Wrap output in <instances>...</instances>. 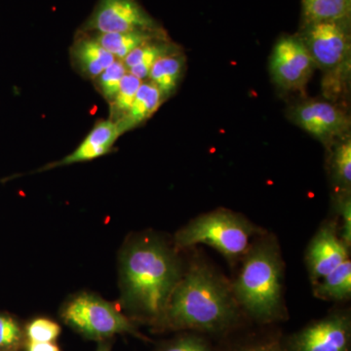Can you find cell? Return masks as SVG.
<instances>
[{
	"mask_svg": "<svg viewBox=\"0 0 351 351\" xmlns=\"http://www.w3.org/2000/svg\"><path fill=\"white\" fill-rule=\"evenodd\" d=\"M181 267L174 252L152 235L127 245L120 260L122 299L132 311L151 318H163Z\"/></svg>",
	"mask_w": 351,
	"mask_h": 351,
	"instance_id": "cell-1",
	"label": "cell"
},
{
	"mask_svg": "<svg viewBox=\"0 0 351 351\" xmlns=\"http://www.w3.org/2000/svg\"><path fill=\"white\" fill-rule=\"evenodd\" d=\"M235 308L226 284L206 265H197L180 279L163 318L179 329L215 332L232 322Z\"/></svg>",
	"mask_w": 351,
	"mask_h": 351,
	"instance_id": "cell-2",
	"label": "cell"
},
{
	"mask_svg": "<svg viewBox=\"0 0 351 351\" xmlns=\"http://www.w3.org/2000/svg\"><path fill=\"white\" fill-rule=\"evenodd\" d=\"M233 286L235 299L256 319L270 321L282 306V261L276 242L261 240L250 245Z\"/></svg>",
	"mask_w": 351,
	"mask_h": 351,
	"instance_id": "cell-3",
	"label": "cell"
},
{
	"mask_svg": "<svg viewBox=\"0 0 351 351\" xmlns=\"http://www.w3.org/2000/svg\"><path fill=\"white\" fill-rule=\"evenodd\" d=\"M300 38L322 73L323 94L336 101L350 80V19L304 25Z\"/></svg>",
	"mask_w": 351,
	"mask_h": 351,
	"instance_id": "cell-4",
	"label": "cell"
},
{
	"mask_svg": "<svg viewBox=\"0 0 351 351\" xmlns=\"http://www.w3.org/2000/svg\"><path fill=\"white\" fill-rule=\"evenodd\" d=\"M255 232V226L248 219L221 209L193 219L177 232L175 241L179 248L209 245L233 261L245 255Z\"/></svg>",
	"mask_w": 351,
	"mask_h": 351,
	"instance_id": "cell-5",
	"label": "cell"
},
{
	"mask_svg": "<svg viewBox=\"0 0 351 351\" xmlns=\"http://www.w3.org/2000/svg\"><path fill=\"white\" fill-rule=\"evenodd\" d=\"M66 324L90 339H106L134 332L133 325L110 302L83 293L71 300L62 313Z\"/></svg>",
	"mask_w": 351,
	"mask_h": 351,
	"instance_id": "cell-6",
	"label": "cell"
},
{
	"mask_svg": "<svg viewBox=\"0 0 351 351\" xmlns=\"http://www.w3.org/2000/svg\"><path fill=\"white\" fill-rule=\"evenodd\" d=\"M160 29L137 0H98L93 12L78 32L110 34Z\"/></svg>",
	"mask_w": 351,
	"mask_h": 351,
	"instance_id": "cell-7",
	"label": "cell"
},
{
	"mask_svg": "<svg viewBox=\"0 0 351 351\" xmlns=\"http://www.w3.org/2000/svg\"><path fill=\"white\" fill-rule=\"evenodd\" d=\"M288 117L295 125L323 144H334L339 138L350 135V115L335 101H302L289 110Z\"/></svg>",
	"mask_w": 351,
	"mask_h": 351,
	"instance_id": "cell-8",
	"label": "cell"
},
{
	"mask_svg": "<svg viewBox=\"0 0 351 351\" xmlns=\"http://www.w3.org/2000/svg\"><path fill=\"white\" fill-rule=\"evenodd\" d=\"M315 64L299 36H284L277 40L269 59V73L277 86L300 91L306 86Z\"/></svg>",
	"mask_w": 351,
	"mask_h": 351,
	"instance_id": "cell-9",
	"label": "cell"
},
{
	"mask_svg": "<svg viewBox=\"0 0 351 351\" xmlns=\"http://www.w3.org/2000/svg\"><path fill=\"white\" fill-rule=\"evenodd\" d=\"M350 320L346 315H332L304 328L290 341L292 351H348Z\"/></svg>",
	"mask_w": 351,
	"mask_h": 351,
	"instance_id": "cell-10",
	"label": "cell"
},
{
	"mask_svg": "<svg viewBox=\"0 0 351 351\" xmlns=\"http://www.w3.org/2000/svg\"><path fill=\"white\" fill-rule=\"evenodd\" d=\"M346 260H348V246L337 234L335 226H322L311 240L306 252L311 280L317 283Z\"/></svg>",
	"mask_w": 351,
	"mask_h": 351,
	"instance_id": "cell-11",
	"label": "cell"
},
{
	"mask_svg": "<svg viewBox=\"0 0 351 351\" xmlns=\"http://www.w3.org/2000/svg\"><path fill=\"white\" fill-rule=\"evenodd\" d=\"M121 135L115 122L110 119L100 120L95 124L93 129L89 132L86 138L78 145L75 152L57 162L48 164L43 168V171L85 162L105 156L112 151L113 145Z\"/></svg>",
	"mask_w": 351,
	"mask_h": 351,
	"instance_id": "cell-12",
	"label": "cell"
},
{
	"mask_svg": "<svg viewBox=\"0 0 351 351\" xmlns=\"http://www.w3.org/2000/svg\"><path fill=\"white\" fill-rule=\"evenodd\" d=\"M71 63L84 77L95 80L115 61L90 34L78 32L71 47Z\"/></svg>",
	"mask_w": 351,
	"mask_h": 351,
	"instance_id": "cell-13",
	"label": "cell"
},
{
	"mask_svg": "<svg viewBox=\"0 0 351 351\" xmlns=\"http://www.w3.org/2000/svg\"><path fill=\"white\" fill-rule=\"evenodd\" d=\"M165 100L160 90L152 82H143L138 88L135 100L123 119L117 122L120 133L133 130L134 128L151 119Z\"/></svg>",
	"mask_w": 351,
	"mask_h": 351,
	"instance_id": "cell-14",
	"label": "cell"
},
{
	"mask_svg": "<svg viewBox=\"0 0 351 351\" xmlns=\"http://www.w3.org/2000/svg\"><path fill=\"white\" fill-rule=\"evenodd\" d=\"M117 60L125 59L136 48L152 41L168 38L162 29L156 31H131L110 34H90Z\"/></svg>",
	"mask_w": 351,
	"mask_h": 351,
	"instance_id": "cell-15",
	"label": "cell"
},
{
	"mask_svg": "<svg viewBox=\"0 0 351 351\" xmlns=\"http://www.w3.org/2000/svg\"><path fill=\"white\" fill-rule=\"evenodd\" d=\"M180 52H182L181 47L171 43L169 39H159L136 48L122 62L128 73L143 82L149 77V71L157 60Z\"/></svg>",
	"mask_w": 351,
	"mask_h": 351,
	"instance_id": "cell-16",
	"label": "cell"
},
{
	"mask_svg": "<svg viewBox=\"0 0 351 351\" xmlns=\"http://www.w3.org/2000/svg\"><path fill=\"white\" fill-rule=\"evenodd\" d=\"M186 64V56L180 52L160 58L152 66L147 78L160 90L165 100L177 89Z\"/></svg>",
	"mask_w": 351,
	"mask_h": 351,
	"instance_id": "cell-17",
	"label": "cell"
},
{
	"mask_svg": "<svg viewBox=\"0 0 351 351\" xmlns=\"http://www.w3.org/2000/svg\"><path fill=\"white\" fill-rule=\"evenodd\" d=\"M351 0H302L304 25L350 19Z\"/></svg>",
	"mask_w": 351,
	"mask_h": 351,
	"instance_id": "cell-18",
	"label": "cell"
},
{
	"mask_svg": "<svg viewBox=\"0 0 351 351\" xmlns=\"http://www.w3.org/2000/svg\"><path fill=\"white\" fill-rule=\"evenodd\" d=\"M316 297L332 301L348 299L351 294V263L350 258L318 281Z\"/></svg>",
	"mask_w": 351,
	"mask_h": 351,
	"instance_id": "cell-19",
	"label": "cell"
},
{
	"mask_svg": "<svg viewBox=\"0 0 351 351\" xmlns=\"http://www.w3.org/2000/svg\"><path fill=\"white\" fill-rule=\"evenodd\" d=\"M332 152V179L339 195L350 193L351 138L348 135L335 142Z\"/></svg>",
	"mask_w": 351,
	"mask_h": 351,
	"instance_id": "cell-20",
	"label": "cell"
},
{
	"mask_svg": "<svg viewBox=\"0 0 351 351\" xmlns=\"http://www.w3.org/2000/svg\"><path fill=\"white\" fill-rule=\"evenodd\" d=\"M142 83V80H138L135 75H131L130 73H126L120 84L117 96L110 104V113L108 119L117 123L125 117L135 100L136 95Z\"/></svg>",
	"mask_w": 351,
	"mask_h": 351,
	"instance_id": "cell-21",
	"label": "cell"
},
{
	"mask_svg": "<svg viewBox=\"0 0 351 351\" xmlns=\"http://www.w3.org/2000/svg\"><path fill=\"white\" fill-rule=\"evenodd\" d=\"M127 73L128 71L123 62L121 60H115L94 80L97 89L108 103H112L114 97L117 96L122 80Z\"/></svg>",
	"mask_w": 351,
	"mask_h": 351,
	"instance_id": "cell-22",
	"label": "cell"
},
{
	"mask_svg": "<svg viewBox=\"0 0 351 351\" xmlns=\"http://www.w3.org/2000/svg\"><path fill=\"white\" fill-rule=\"evenodd\" d=\"M61 332V328L54 321L38 318L27 325V337L34 343H53Z\"/></svg>",
	"mask_w": 351,
	"mask_h": 351,
	"instance_id": "cell-23",
	"label": "cell"
},
{
	"mask_svg": "<svg viewBox=\"0 0 351 351\" xmlns=\"http://www.w3.org/2000/svg\"><path fill=\"white\" fill-rule=\"evenodd\" d=\"M22 331L18 323L10 316L0 314V348H12L19 345Z\"/></svg>",
	"mask_w": 351,
	"mask_h": 351,
	"instance_id": "cell-24",
	"label": "cell"
},
{
	"mask_svg": "<svg viewBox=\"0 0 351 351\" xmlns=\"http://www.w3.org/2000/svg\"><path fill=\"white\" fill-rule=\"evenodd\" d=\"M339 210L343 218V230L341 239L346 246H350L351 242V201L350 193L339 195Z\"/></svg>",
	"mask_w": 351,
	"mask_h": 351,
	"instance_id": "cell-25",
	"label": "cell"
},
{
	"mask_svg": "<svg viewBox=\"0 0 351 351\" xmlns=\"http://www.w3.org/2000/svg\"><path fill=\"white\" fill-rule=\"evenodd\" d=\"M164 351H210L206 343L196 337H184L171 343Z\"/></svg>",
	"mask_w": 351,
	"mask_h": 351,
	"instance_id": "cell-26",
	"label": "cell"
},
{
	"mask_svg": "<svg viewBox=\"0 0 351 351\" xmlns=\"http://www.w3.org/2000/svg\"><path fill=\"white\" fill-rule=\"evenodd\" d=\"M27 351H60V350L54 343H34V341H29Z\"/></svg>",
	"mask_w": 351,
	"mask_h": 351,
	"instance_id": "cell-27",
	"label": "cell"
},
{
	"mask_svg": "<svg viewBox=\"0 0 351 351\" xmlns=\"http://www.w3.org/2000/svg\"><path fill=\"white\" fill-rule=\"evenodd\" d=\"M249 351H277L274 350V348H269V346H263V348H255V350H252Z\"/></svg>",
	"mask_w": 351,
	"mask_h": 351,
	"instance_id": "cell-28",
	"label": "cell"
},
{
	"mask_svg": "<svg viewBox=\"0 0 351 351\" xmlns=\"http://www.w3.org/2000/svg\"><path fill=\"white\" fill-rule=\"evenodd\" d=\"M101 351H106L105 350H101Z\"/></svg>",
	"mask_w": 351,
	"mask_h": 351,
	"instance_id": "cell-29",
	"label": "cell"
}]
</instances>
